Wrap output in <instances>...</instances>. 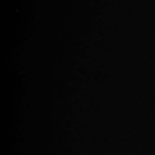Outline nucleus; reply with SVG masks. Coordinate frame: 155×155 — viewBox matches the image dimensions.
Returning a JSON list of instances; mask_svg holds the SVG:
<instances>
[]
</instances>
